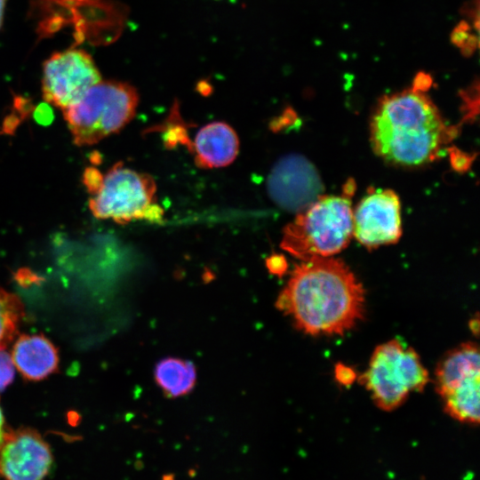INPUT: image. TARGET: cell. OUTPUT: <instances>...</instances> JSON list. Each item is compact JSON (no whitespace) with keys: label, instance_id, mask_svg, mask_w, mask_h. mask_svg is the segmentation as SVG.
I'll return each mask as SVG.
<instances>
[{"label":"cell","instance_id":"obj_1","mask_svg":"<svg viewBox=\"0 0 480 480\" xmlns=\"http://www.w3.org/2000/svg\"><path fill=\"white\" fill-rule=\"evenodd\" d=\"M364 302L363 285L350 268L322 257L293 269L276 306L307 334L343 335L363 318Z\"/></svg>","mask_w":480,"mask_h":480},{"label":"cell","instance_id":"obj_2","mask_svg":"<svg viewBox=\"0 0 480 480\" xmlns=\"http://www.w3.org/2000/svg\"><path fill=\"white\" fill-rule=\"evenodd\" d=\"M371 135L373 149L386 161L412 166L434 159L449 132L424 88L416 84L380 102Z\"/></svg>","mask_w":480,"mask_h":480},{"label":"cell","instance_id":"obj_3","mask_svg":"<svg viewBox=\"0 0 480 480\" xmlns=\"http://www.w3.org/2000/svg\"><path fill=\"white\" fill-rule=\"evenodd\" d=\"M352 233L349 199L320 196L284 229L281 246L302 261L330 257L348 245Z\"/></svg>","mask_w":480,"mask_h":480},{"label":"cell","instance_id":"obj_4","mask_svg":"<svg viewBox=\"0 0 480 480\" xmlns=\"http://www.w3.org/2000/svg\"><path fill=\"white\" fill-rule=\"evenodd\" d=\"M136 89L119 81H100L75 104L62 110L77 146H90L119 132L134 116Z\"/></svg>","mask_w":480,"mask_h":480},{"label":"cell","instance_id":"obj_5","mask_svg":"<svg viewBox=\"0 0 480 480\" xmlns=\"http://www.w3.org/2000/svg\"><path fill=\"white\" fill-rule=\"evenodd\" d=\"M359 381L380 409L391 412L411 394L422 391L429 375L418 353L393 339L375 348Z\"/></svg>","mask_w":480,"mask_h":480},{"label":"cell","instance_id":"obj_6","mask_svg":"<svg viewBox=\"0 0 480 480\" xmlns=\"http://www.w3.org/2000/svg\"><path fill=\"white\" fill-rule=\"evenodd\" d=\"M156 183L148 174L116 164L103 176L100 189L89 200L97 219L125 224L134 220L161 222L164 211L156 200Z\"/></svg>","mask_w":480,"mask_h":480},{"label":"cell","instance_id":"obj_7","mask_svg":"<svg viewBox=\"0 0 480 480\" xmlns=\"http://www.w3.org/2000/svg\"><path fill=\"white\" fill-rule=\"evenodd\" d=\"M435 384L444 412L462 423H479L480 356L477 345L464 342L449 351L436 366Z\"/></svg>","mask_w":480,"mask_h":480},{"label":"cell","instance_id":"obj_8","mask_svg":"<svg viewBox=\"0 0 480 480\" xmlns=\"http://www.w3.org/2000/svg\"><path fill=\"white\" fill-rule=\"evenodd\" d=\"M100 81V73L88 52L81 49L58 52L43 65V98L63 110Z\"/></svg>","mask_w":480,"mask_h":480},{"label":"cell","instance_id":"obj_9","mask_svg":"<svg viewBox=\"0 0 480 480\" xmlns=\"http://www.w3.org/2000/svg\"><path fill=\"white\" fill-rule=\"evenodd\" d=\"M49 444L35 429H7L0 446V476L4 480H44L52 465Z\"/></svg>","mask_w":480,"mask_h":480},{"label":"cell","instance_id":"obj_10","mask_svg":"<svg viewBox=\"0 0 480 480\" xmlns=\"http://www.w3.org/2000/svg\"><path fill=\"white\" fill-rule=\"evenodd\" d=\"M322 190L315 167L300 156L280 159L268 179L270 197L280 207L292 212L308 208L320 197Z\"/></svg>","mask_w":480,"mask_h":480},{"label":"cell","instance_id":"obj_11","mask_svg":"<svg viewBox=\"0 0 480 480\" xmlns=\"http://www.w3.org/2000/svg\"><path fill=\"white\" fill-rule=\"evenodd\" d=\"M400 203L389 190L364 197L353 214V235L368 248L396 242L401 236Z\"/></svg>","mask_w":480,"mask_h":480},{"label":"cell","instance_id":"obj_12","mask_svg":"<svg viewBox=\"0 0 480 480\" xmlns=\"http://www.w3.org/2000/svg\"><path fill=\"white\" fill-rule=\"evenodd\" d=\"M196 164L202 168H218L231 164L238 153L236 132L227 124L213 122L202 127L191 145Z\"/></svg>","mask_w":480,"mask_h":480},{"label":"cell","instance_id":"obj_13","mask_svg":"<svg viewBox=\"0 0 480 480\" xmlns=\"http://www.w3.org/2000/svg\"><path fill=\"white\" fill-rule=\"evenodd\" d=\"M15 368L31 380H40L58 368L59 356L53 344L43 335H22L12 347Z\"/></svg>","mask_w":480,"mask_h":480},{"label":"cell","instance_id":"obj_14","mask_svg":"<svg viewBox=\"0 0 480 480\" xmlns=\"http://www.w3.org/2000/svg\"><path fill=\"white\" fill-rule=\"evenodd\" d=\"M155 380L169 396H180L189 392L196 383L193 364L180 358L161 360L155 368Z\"/></svg>","mask_w":480,"mask_h":480},{"label":"cell","instance_id":"obj_15","mask_svg":"<svg viewBox=\"0 0 480 480\" xmlns=\"http://www.w3.org/2000/svg\"><path fill=\"white\" fill-rule=\"evenodd\" d=\"M23 315L20 299L0 287V348H5L13 340Z\"/></svg>","mask_w":480,"mask_h":480},{"label":"cell","instance_id":"obj_16","mask_svg":"<svg viewBox=\"0 0 480 480\" xmlns=\"http://www.w3.org/2000/svg\"><path fill=\"white\" fill-rule=\"evenodd\" d=\"M14 369L12 356L4 348H0V391L13 380Z\"/></svg>","mask_w":480,"mask_h":480},{"label":"cell","instance_id":"obj_17","mask_svg":"<svg viewBox=\"0 0 480 480\" xmlns=\"http://www.w3.org/2000/svg\"><path fill=\"white\" fill-rule=\"evenodd\" d=\"M103 175L95 168L90 167L84 171L83 181L88 191L94 195L100 189Z\"/></svg>","mask_w":480,"mask_h":480},{"label":"cell","instance_id":"obj_18","mask_svg":"<svg viewBox=\"0 0 480 480\" xmlns=\"http://www.w3.org/2000/svg\"><path fill=\"white\" fill-rule=\"evenodd\" d=\"M334 373L337 381L341 385H349L356 378L354 370L342 364H336Z\"/></svg>","mask_w":480,"mask_h":480},{"label":"cell","instance_id":"obj_19","mask_svg":"<svg viewBox=\"0 0 480 480\" xmlns=\"http://www.w3.org/2000/svg\"><path fill=\"white\" fill-rule=\"evenodd\" d=\"M35 119L41 124H49L53 118L51 108L46 104H41L35 109Z\"/></svg>","mask_w":480,"mask_h":480},{"label":"cell","instance_id":"obj_20","mask_svg":"<svg viewBox=\"0 0 480 480\" xmlns=\"http://www.w3.org/2000/svg\"><path fill=\"white\" fill-rule=\"evenodd\" d=\"M267 262L268 268L274 274L283 275L286 270V261L280 255H274L270 257Z\"/></svg>","mask_w":480,"mask_h":480},{"label":"cell","instance_id":"obj_21","mask_svg":"<svg viewBox=\"0 0 480 480\" xmlns=\"http://www.w3.org/2000/svg\"><path fill=\"white\" fill-rule=\"evenodd\" d=\"M6 432H7V428L4 426V419L3 416L2 410L0 408V446L4 439Z\"/></svg>","mask_w":480,"mask_h":480},{"label":"cell","instance_id":"obj_22","mask_svg":"<svg viewBox=\"0 0 480 480\" xmlns=\"http://www.w3.org/2000/svg\"><path fill=\"white\" fill-rule=\"evenodd\" d=\"M6 0H0V28L3 25Z\"/></svg>","mask_w":480,"mask_h":480}]
</instances>
